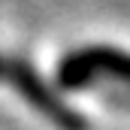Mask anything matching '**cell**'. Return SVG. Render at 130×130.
<instances>
[{
  "label": "cell",
  "mask_w": 130,
  "mask_h": 130,
  "mask_svg": "<svg viewBox=\"0 0 130 130\" xmlns=\"http://www.w3.org/2000/svg\"><path fill=\"white\" fill-rule=\"evenodd\" d=\"M3 79L27 100L39 115H45L61 130H85V118L79 112H73L24 61H3Z\"/></svg>",
  "instance_id": "6da1fadb"
},
{
  "label": "cell",
  "mask_w": 130,
  "mask_h": 130,
  "mask_svg": "<svg viewBox=\"0 0 130 130\" xmlns=\"http://www.w3.org/2000/svg\"><path fill=\"white\" fill-rule=\"evenodd\" d=\"M97 76H112V79L130 82V55L118 52V48L91 45V48H79V52L67 55L58 70V82L64 88H82V85L94 82Z\"/></svg>",
  "instance_id": "7a4b0ae2"
},
{
  "label": "cell",
  "mask_w": 130,
  "mask_h": 130,
  "mask_svg": "<svg viewBox=\"0 0 130 130\" xmlns=\"http://www.w3.org/2000/svg\"><path fill=\"white\" fill-rule=\"evenodd\" d=\"M0 79H3V58H0Z\"/></svg>",
  "instance_id": "3957f363"
}]
</instances>
